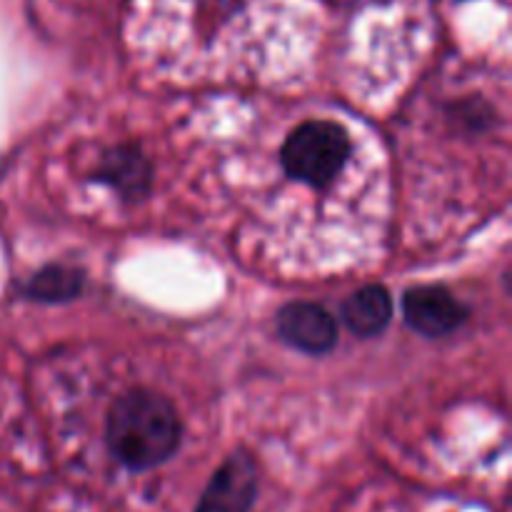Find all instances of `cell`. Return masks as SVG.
Masks as SVG:
<instances>
[{
  "label": "cell",
  "mask_w": 512,
  "mask_h": 512,
  "mask_svg": "<svg viewBox=\"0 0 512 512\" xmlns=\"http://www.w3.org/2000/svg\"><path fill=\"white\" fill-rule=\"evenodd\" d=\"M105 440L120 465L133 473H145L178 453L183 423L163 393L135 388L110 405Z\"/></svg>",
  "instance_id": "6da1fadb"
},
{
  "label": "cell",
  "mask_w": 512,
  "mask_h": 512,
  "mask_svg": "<svg viewBox=\"0 0 512 512\" xmlns=\"http://www.w3.org/2000/svg\"><path fill=\"white\" fill-rule=\"evenodd\" d=\"M353 158V140L338 120H303L280 148V165L293 183L325 190L345 173Z\"/></svg>",
  "instance_id": "7a4b0ae2"
},
{
  "label": "cell",
  "mask_w": 512,
  "mask_h": 512,
  "mask_svg": "<svg viewBox=\"0 0 512 512\" xmlns=\"http://www.w3.org/2000/svg\"><path fill=\"white\" fill-rule=\"evenodd\" d=\"M405 323L430 340L455 333L468 320V308L443 285H418L403 298Z\"/></svg>",
  "instance_id": "3957f363"
},
{
  "label": "cell",
  "mask_w": 512,
  "mask_h": 512,
  "mask_svg": "<svg viewBox=\"0 0 512 512\" xmlns=\"http://www.w3.org/2000/svg\"><path fill=\"white\" fill-rule=\"evenodd\" d=\"M258 493V468L245 450H238L210 478L195 512H250Z\"/></svg>",
  "instance_id": "277c9868"
},
{
  "label": "cell",
  "mask_w": 512,
  "mask_h": 512,
  "mask_svg": "<svg viewBox=\"0 0 512 512\" xmlns=\"http://www.w3.org/2000/svg\"><path fill=\"white\" fill-rule=\"evenodd\" d=\"M280 338L295 350L308 355H323L338 343L335 318L318 303H288L278 313Z\"/></svg>",
  "instance_id": "5b68a950"
},
{
  "label": "cell",
  "mask_w": 512,
  "mask_h": 512,
  "mask_svg": "<svg viewBox=\"0 0 512 512\" xmlns=\"http://www.w3.org/2000/svg\"><path fill=\"white\" fill-rule=\"evenodd\" d=\"M393 318V300L383 285H365L343 303V320L360 338H375Z\"/></svg>",
  "instance_id": "8992f818"
},
{
  "label": "cell",
  "mask_w": 512,
  "mask_h": 512,
  "mask_svg": "<svg viewBox=\"0 0 512 512\" xmlns=\"http://www.w3.org/2000/svg\"><path fill=\"white\" fill-rule=\"evenodd\" d=\"M148 175L150 165L138 148H118L103 160L98 180L130 198L148 188Z\"/></svg>",
  "instance_id": "52a82bcc"
},
{
  "label": "cell",
  "mask_w": 512,
  "mask_h": 512,
  "mask_svg": "<svg viewBox=\"0 0 512 512\" xmlns=\"http://www.w3.org/2000/svg\"><path fill=\"white\" fill-rule=\"evenodd\" d=\"M83 290V273L68 265H48L23 288L25 298L38 303H65Z\"/></svg>",
  "instance_id": "ba28073f"
}]
</instances>
